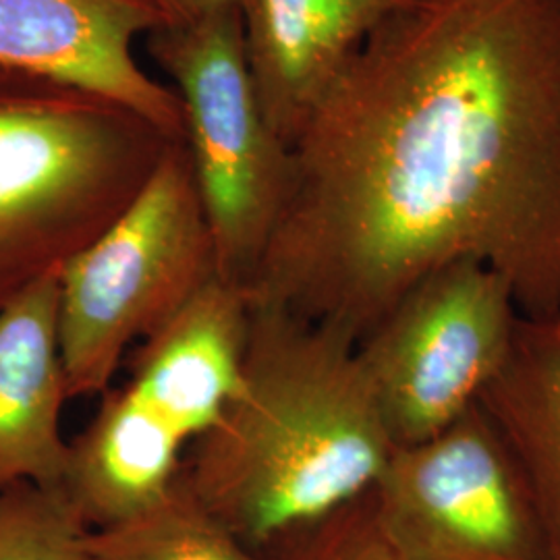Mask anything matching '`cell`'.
I'll return each mask as SVG.
<instances>
[{"label": "cell", "mask_w": 560, "mask_h": 560, "mask_svg": "<svg viewBox=\"0 0 560 560\" xmlns=\"http://www.w3.org/2000/svg\"><path fill=\"white\" fill-rule=\"evenodd\" d=\"M249 301L360 342L478 260L560 316V0H428L349 60L289 145Z\"/></svg>", "instance_id": "cell-1"}, {"label": "cell", "mask_w": 560, "mask_h": 560, "mask_svg": "<svg viewBox=\"0 0 560 560\" xmlns=\"http://www.w3.org/2000/svg\"><path fill=\"white\" fill-rule=\"evenodd\" d=\"M249 305L240 388L191 442L180 480L264 557L370 492L395 444L355 340L275 305Z\"/></svg>", "instance_id": "cell-2"}, {"label": "cell", "mask_w": 560, "mask_h": 560, "mask_svg": "<svg viewBox=\"0 0 560 560\" xmlns=\"http://www.w3.org/2000/svg\"><path fill=\"white\" fill-rule=\"evenodd\" d=\"M173 141L117 102L0 67V303L59 275Z\"/></svg>", "instance_id": "cell-3"}, {"label": "cell", "mask_w": 560, "mask_h": 560, "mask_svg": "<svg viewBox=\"0 0 560 560\" xmlns=\"http://www.w3.org/2000/svg\"><path fill=\"white\" fill-rule=\"evenodd\" d=\"M219 277L185 140L59 272V342L71 399L110 388L131 345Z\"/></svg>", "instance_id": "cell-4"}, {"label": "cell", "mask_w": 560, "mask_h": 560, "mask_svg": "<svg viewBox=\"0 0 560 560\" xmlns=\"http://www.w3.org/2000/svg\"><path fill=\"white\" fill-rule=\"evenodd\" d=\"M148 52L183 104L185 145L212 233L219 277L245 287L279 222L291 150L261 113L240 11L159 27Z\"/></svg>", "instance_id": "cell-5"}, {"label": "cell", "mask_w": 560, "mask_h": 560, "mask_svg": "<svg viewBox=\"0 0 560 560\" xmlns=\"http://www.w3.org/2000/svg\"><path fill=\"white\" fill-rule=\"evenodd\" d=\"M523 318L511 284L478 260L446 264L402 293L358 342L393 444L425 441L478 407Z\"/></svg>", "instance_id": "cell-6"}, {"label": "cell", "mask_w": 560, "mask_h": 560, "mask_svg": "<svg viewBox=\"0 0 560 560\" xmlns=\"http://www.w3.org/2000/svg\"><path fill=\"white\" fill-rule=\"evenodd\" d=\"M370 494L418 560H552L529 483L481 405L425 441L395 446Z\"/></svg>", "instance_id": "cell-7"}, {"label": "cell", "mask_w": 560, "mask_h": 560, "mask_svg": "<svg viewBox=\"0 0 560 560\" xmlns=\"http://www.w3.org/2000/svg\"><path fill=\"white\" fill-rule=\"evenodd\" d=\"M159 27L145 0H0V67L117 102L185 140L179 96L133 52Z\"/></svg>", "instance_id": "cell-8"}, {"label": "cell", "mask_w": 560, "mask_h": 560, "mask_svg": "<svg viewBox=\"0 0 560 560\" xmlns=\"http://www.w3.org/2000/svg\"><path fill=\"white\" fill-rule=\"evenodd\" d=\"M428 0H241L245 57L261 113L291 145L363 44Z\"/></svg>", "instance_id": "cell-9"}, {"label": "cell", "mask_w": 560, "mask_h": 560, "mask_svg": "<svg viewBox=\"0 0 560 560\" xmlns=\"http://www.w3.org/2000/svg\"><path fill=\"white\" fill-rule=\"evenodd\" d=\"M249 312L245 287L214 277L131 353L127 384L187 442L217 423L240 388Z\"/></svg>", "instance_id": "cell-10"}, {"label": "cell", "mask_w": 560, "mask_h": 560, "mask_svg": "<svg viewBox=\"0 0 560 560\" xmlns=\"http://www.w3.org/2000/svg\"><path fill=\"white\" fill-rule=\"evenodd\" d=\"M71 399L59 342V275L0 303V490L59 486Z\"/></svg>", "instance_id": "cell-11"}, {"label": "cell", "mask_w": 560, "mask_h": 560, "mask_svg": "<svg viewBox=\"0 0 560 560\" xmlns=\"http://www.w3.org/2000/svg\"><path fill=\"white\" fill-rule=\"evenodd\" d=\"M67 442L59 490L90 532L117 527L166 501L189 442L125 382Z\"/></svg>", "instance_id": "cell-12"}, {"label": "cell", "mask_w": 560, "mask_h": 560, "mask_svg": "<svg viewBox=\"0 0 560 560\" xmlns=\"http://www.w3.org/2000/svg\"><path fill=\"white\" fill-rule=\"evenodd\" d=\"M483 411L520 463L560 560V326L523 318L511 358L486 388Z\"/></svg>", "instance_id": "cell-13"}, {"label": "cell", "mask_w": 560, "mask_h": 560, "mask_svg": "<svg viewBox=\"0 0 560 560\" xmlns=\"http://www.w3.org/2000/svg\"><path fill=\"white\" fill-rule=\"evenodd\" d=\"M90 546L101 560H268L224 529L183 480L156 509L90 532Z\"/></svg>", "instance_id": "cell-14"}, {"label": "cell", "mask_w": 560, "mask_h": 560, "mask_svg": "<svg viewBox=\"0 0 560 560\" xmlns=\"http://www.w3.org/2000/svg\"><path fill=\"white\" fill-rule=\"evenodd\" d=\"M0 560H101L59 486L0 490Z\"/></svg>", "instance_id": "cell-15"}, {"label": "cell", "mask_w": 560, "mask_h": 560, "mask_svg": "<svg viewBox=\"0 0 560 560\" xmlns=\"http://www.w3.org/2000/svg\"><path fill=\"white\" fill-rule=\"evenodd\" d=\"M264 557L268 560H418L388 534L370 492L295 532Z\"/></svg>", "instance_id": "cell-16"}, {"label": "cell", "mask_w": 560, "mask_h": 560, "mask_svg": "<svg viewBox=\"0 0 560 560\" xmlns=\"http://www.w3.org/2000/svg\"><path fill=\"white\" fill-rule=\"evenodd\" d=\"M162 21V27H185L240 11L241 0H145Z\"/></svg>", "instance_id": "cell-17"}, {"label": "cell", "mask_w": 560, "mask_h": 560, "mask_svg": "<svg viewBox=\"0 0 560 560\" xmlns=\"http://www.w3.org/2000/svg\"><path fill=\"white\" fill-rule=\"evenodd\" d=\"M555 322H557V324H559V326H560V316H559V318H557V320H555Z\"/></svg>", "instance_id": "cell-18"}]
</instances>
